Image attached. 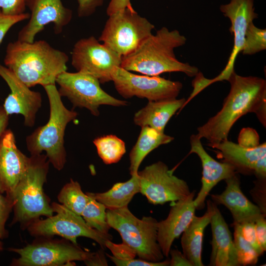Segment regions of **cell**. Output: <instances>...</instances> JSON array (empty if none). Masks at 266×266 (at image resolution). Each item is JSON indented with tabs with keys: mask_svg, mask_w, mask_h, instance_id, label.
Masks as SVG:
<instances>
[{
	"mask_svg": "<svg viewBox=\"0 0 266 266\" xmlns=\"http://www.w3.org/2000/svg\"><path fill=\"white\" fill-rule=\"evenodd\" d=\"M231 89L221 110L197 129L198 136L212 147L227 140L234 124L248 113H255L266 125V81L256 76H242L233 71L227 79Z\"/></svg>",
	"mask_w": 266,
	"mask_h": 266,
	"instance_id": "obj_1",
	"label": "cell"
},
{
	"mask_svg": "<svg viewBox=\"0 0 266 266\" xmlns=\"http://www.w3.org/2000/svg\"><path fill=\"white\" fill-rule=\"evenodd\" d=\"M68 57L45 40H18L7 45L4 63L27 86L55 84L57 77L66 71Z\"/></svg>",
	"mask_w": 266,
	"mask_h": 266,
	"instance_id": "obj_2",
	"label": "cell"
},
{
	"mask_svg": "<svg viewBox=\"0 0 266 266\" xmlns=\"http://www.w3.org/2000/svg\"><path fill=\"white\" fill-rule=\"evenodd\" d=\"M187 39L177 30L164 27L147 38L134 51L122 57L120 66L149 76L181 72L189 77L199 72L195 66L177 60L174 49L184 45Z\"/></svg>",
	"mask_w": 266,
	"mask_h": 266,
	"instance_id": "obj_3",
	"label": "cell"
},
{
	"mask_svg": "<svg viewBox=\"0 0 266 266\" xmlns=\"http://www.w3.org/2000/svg\"><path fill=\"white\" fill-rule=\"evenodd\" d=\"M48 97L50 114L48 122L37 128L27 136L26 143L31 155L45 152L49 163L61 170L66 162L64 136L67 124L74 120L77 113L68 109L63 104L55 84L43 86Z\"/></svg>",
	"mask_w": 266,
	"mask_h": 266,
	"instance_id": "obj_4",
	"label": "cell"
},
{
	"mask_svg": "<svg viewBox=\"0 0 266 266\" xmlns=\"http://www.w3.org/2000/svg\"><path fill=\"white\" fill-rule=\"evenodd\" d=\"M49 164L45 154L31 155L26 170L11 197L14 201L12 223H19L22 229H27L41 216L48 217L54 213L43 191Z\"/></svg>",
	"mask_w": 266,
	"mask_h": 266,
	"instance_id": "obj_5",
	"label": "cell"
},
{
	"mask_svg": "<svg viewBox=\"0 0 266 266\" xmlns=\"http://www.w3.org/2000/svg\"><path fill=\"white\" fill-rule=\"evenodd\" d=\"M106 219L110 227L120 234L123 244L135 256L149 262L163 261L164 255L157 240L158 221L155 218L139 219L126 206L107 209Z\"/></svg>",
	"mask_w": 266,
	"mask_h": 266,
	"instance_id": "obj_6",
	"label": "cell"
},
{
	"mask_svg": "<svg viewBox=\"0 0 266 266\" xmlns=\"http://www.w3.org/2000/svg\"><path fill=\"white\" fill-rule=\"evenodd\" d=\"M108 16L99 41L122 57L134 51L152 34L155 28L133 7L118 10Z\"/></svg>",
	"mask_w": 266,
	"mask_h": 266,
	"instance_id": "obj_7",
	"label": "cell"
},
{
	"mask_svg": "<svg viewBox=\"0 0 266 266\" xmlns=\"http://www.w3.org/2000/svg\"><path fill=\"white\" fill-rule=\"evenodd\" d=\"M23 248H10L19 257L11 263L14 266H60L75 265L74 261L88 260L94 252L81 248L78 244L64 238L38 237Z\"/></svg>",
	"mask_w": 266,
	"mask_h": 266,
	"instance_id": "obj_8",
	"label": "cell"
},
{
	"mask_svg": "<svg viewBox=\"0 0 266 266\" xmlns=\"http://www.w3.org/2000/svg\"><path fill=\"white\" fill-rule=\"evenodd\" d=\"M51 206L56 214L32 223L27 228L31 235L36 237L59 235L75 244H78L77 237H85L97 242L103 249L106 248V242L112 240L109 233H102L90 227L81 216L62 204L53 202Z\"/></svg>",
	"mask_w": 266,
	"mask_h": 266,
	"instance_id": "obj_9",
	"label": "cell"
},
{
	"mask_svg": "<svg viewBox=\"0 0 266 266\" xmlns=\"http://www.w3.org/2000/svg\"><path fill=\"white\" fill-rule=\"evenodd\" d=\"M56 82L61 97L67 98L74 107L85 108L96 116L99 115L101 105L123 106L128 104L107 94L100 87L98 79L86 73L65 71L57 77Z\"/></svg>",
	"mask_w": 266,
	"mask_h": 266,
	"instance_id": "obj_10",
	"label": "cell"
},
{
	"mask_svg": "<svg viewBox=\"0 0 266 266\" xmlns=\"http://www.w3.org/2000/svg\"><path fill=\"white\" fill-rule=\"evenodd\" d=\"M112 81L116 91L123 98L137 97L148 101L176 98L183 87L180 81L159 76L135 74L121 66L114 69Z\"/></svg>",
	"mask_w": 266,
	"mask_h": 266,
	"instance_id": "obj_11",
	"label": "cell"
},
{
	"mask_svg": "<svg viewBox=\"0 0 266 266\" xmlns=\"http://www.w3.org/2000/svg\"><path fill=\"white\" fill-rule=\"evenodd\" d=\"M140 193L154 205L174 202L191 193L187 183L173 174L172 170L162 161L146 166L138 171Z\"/></svg>",
	"mask_w": 266,
	"mask_h": 266,
	"instance_id": "obj_12",
	"label": "cell"
},
{
	"mask_svg": "<svg viewBox=\"0 0 266 266\" xmlns=\"http://www.w3.org/2000/svg\"><path fill=\"white\" fill-rule=\"evenodd\" d=\"M122 58L91 36L75 43L71 52V65L77 71L91 75L104 83L112 81V72L120 66Z\"/></svg>",
	"mask_w": 266,
	"mask_h": 266,
	"instance_id": "obj_13",
	"label": "cell"
},
{
	"mask_svg": "<svg viewBox=\"0 0 266 266\" xmlns=\"http://www.w3.org/2000/svg\"><path fill=\"white\" fill-rule=\"evenodd\" d=\"M26 5L31 14L29 21L18 33L17 40L21 41L33 42L35 35L51 23L54 25L55 33L59 34L72 19V11L61 0H26Z\"/></svg>",
	"mask_w": 266,
	"mask_h": 266,
	"instance_id": "obj_14",
	"label": "cell"
},
{
	"mask_svg": "<svg viewBox=\"0 0 266 266\" xmlns=\"http://www.w3.org/2000/svg\"><path fill=\"white\" fill-rule=\"evenodd\" d=\"M220 10L231 21L230 31L233 35L234 42L226 66L220 74L210 79V84L227 80L234 71V63L243 49L247 31L253 20L258 17V14L254 11L253 0H231L229 3L221 5Z\"/></svg>",
	"mask_w": 266,
	"mask_h": 266,
	"instance_id": "obj_15",
	"label": "cell"
},
{
	"mask_svg": "<svg viewBox=\"0 0 266 266\" xmlns=\"http://www.w3.org/2000/svg\"><path fill=\"white\" fill-rule=\"evenodd\" d=\"M0 76L5 81L10 90V93L5 99L2 106L7 114H21L24 117L25 126H33L36 114L42 104L41 94L31 90L10 69L1 64Z\"/></svg>",
	"mask_w": 266,
	"mask_h": 266,
	"instance_id": "obj_16",
	"label": "cell"
},
{
	"mask_svg": "<svg viewBox=\"0 0 266 266\" xmlns=\"http://www.w3.org/2000/svg\"><path fill=\"white\" fill-rule=\"evenodd\" d=\"M212 148L218 150L223 162L228 163L237 172L254 174L258 179L266 177V143L248 147L226 140Z\"/></svg>",
	"mask_w": 266,
	"mask_h": 266,
	"instance_id": "obj_17",
	"label": "cell"
},
{
	"mask_svg": "<svg viewBox=\"0 0 266 266\" xmlns=\"http://www.w3.org/2000/svg\"><path fill=\"white\" fill-rule=\"evenodd\" d=\"M29 157L17 147L14 133L6 129L0 139V193L11 198L27 168Z\"/></svg>",
	"mask_w": 266,
	"mask_h": 266,
	"instance_id": "obj_18",
	"label": "cell"
},
{
	"mask_svg": "<svg viewBox=\"0 0 266 266\" xmlns=\"http://www.w3.org/2000/svg\"><path fill=\"white\" fill-rule=\"evenodd\" d=\"M200 139L197 134H192L190 138L191 150L189 154L195 153L197 155L202 167L201 186L194 200L196 209L204 208L207 196L220 181L225 180L237 173L232 165L225 162H218L210 156L204 150Z\"/></svg>",
	"mask_w": 266,
	"mask_h": 266,
	"instance_id": "obj_19",
	"label": "cell"
},
{
	"mask_svg": "<svg viewBox=\"0 0 266 266\" xmlns=\"http://www.w3.org/2000/svg\"><path fill=\"white\" fill-rule=\"evenodd\" d=\"M195 191L174 202L167 217L158 222L157 240L163 255L168 257L174 240L187 229L195 216Z\"/></svg>",
	"mask_w": 266,
	"mask_h": 266,
	"instance_id": "obj_20",
	"label": "cell"
},
{
	"mask_svg": "<svg viewBox=\"0 0 266 266\" xmlns=\"http://www.w3.org/2000/svg\"><path fill=\"white\" fill-rule=\"evenodd\" d=\"M225 181V190L221 194H211L210 196L216 204H222L228 208L233 218V224L255 222L262 216H266L257 205L252 203L244 195L236 174Z\"/></svg>",
	"mask_w": 266,
	"mask_h": 266,
	"instance_id": "obj_21",
	"label": "cell"
},
{
	"mask_svg": "<svg viewBox=\"0 0 266 266\" xmlns=\"http://www.w3.org/2000/svg\"><path fill=\"white\" fill-rule=\"evenodd\" d=\"M210 224L212 232V250L209 265L240 266L231 232L216 204Z\"/></svg>",
	"mask_w": 266,
	"mask_h": 266,
	"instance_id": "obj_22",
	"label": "cell"
},
{
	"mask_svg": "<svg viewBox=\"0 0 266 266\" xmlns=\"http://www.w3.org/2000/svg\"><path fill=\"white\" fill-rule=\"evenodd\" d=\"M215 203L206 201L207 209L201 216H195L192 222L181 234L182 252L193 266H202V242L204 232L210 224L214 212Z\"/></svg>",
	"mask_w": 266,
	"mask_h": 266,
	"instance_id": "obj_23",
	"label": "cell"
},
{
	"mask_svg": "<svg viewBox=\"0 0 266 266\" xmlns=\"http://www.w3.org/2000/svg\"><path fill=\"white\" fill-rule=\"evenodd\" d=\"M186 99L176 98L148 101L145 106L133 116L134 124L140 127L149 126L161 133L176 112L184 107Z\"/></svg>",
	"mask_w": 266,
	"mask_h": 266,
	"instance_id": "obj_24",
	"label": "cell"
},
{
	"mask_svg": "<svg viewBox=\"0 0 266 266\" xmlns=\"http://www.w3.org/2000/svg\"><path fill=\"white\" fill-rule=\"evenodd\" d=\"M140 193V181L137 173L124 182H118L103 193L87 192L86 194L103 204L106 209H116L128 206L136 194Z\"/></svg>",
	"mask_w": 266,
	"mask_h": 266,
	"instance_id": "obj_25",
	"label": "cell"
},
{
	"mask_svg": "<svg viewBox=\"0 0 266 266\" xmlns=\"http://www.w3.org/2000/svg\"><path fill=\"white\" fill-rule=\"evenodd\" d=\"M173 139V137L149 126L141 127L137 140L129 154L130 174L132 175L138 173L142 162L152 151L160 145L170 142Z\"/></svg>",
	"mask_w": 266,
	"mask_h": 266,
	"instance_id": "obj_26",
	"label": "cell"
},
{
	"mask_svg": "<svg viewBox=\"0 0 266 266\" xmlns=\"http://www.w3.org/2000/svg\"><path fill=\"white\" fill-rule=\"evenodd\" d=\"M93 143L98 155L106 165L118 163L126 152L124 141L113 134L98 137Z\"/></svg>",
	"mask_w": 266,
	"mask_h": 266,
	"instance_id": "obj_27",
	"label": "cell"
},
{
	"mask_svg": "<svg viewBox=\"0 0 266 266\" xmlns=\"http://www.w3.org/2000/svg\"><path fill=\"white\" fill-rule=\"evenodd\" d=\"M57 199L61 204L81 216L89 197L82 191L78 182L70 179L61 189Z\"/></svg>",
	"mask_w": 266,
	"mask_h": 266,
	"instance_id": "obj_28",
	"label": "cell"
},
{
	"mask_svg": "<svg viewBox=\"0 0 266 266\" xmlns=\"http://www.w3.org/2000/svg\"><path fill=\"white\" fill-rule=\"evenodd\" d=\"M105 206L89 197V200L81 216L91 228L102 233H109L110 227L106 219Z\"/></svg>",
	"mask_w": 266,
	"mask_h": 266,
	"instance_id": "obj_29",
	"label": "cell"
},
{
	"mask_svg": "<svg viewBox=\"0 0 266 266\" xmlns=\"http://www.w3.org/2000/svg\"><path fill=\"white\" fill-rule=\"evenodd\" d=\"M234 227L233 242L239 265H254L260 255L253 246L245 238L238 225Z\"/></svg>",
	"mask_w": 266,
	"mask_h": 266,
	"instance_id": "obj_30",
	"label": "cell"
},
{
	"mask_svg": "<svg viewBox=\"0 0 266 266\" xmlns=\"http://www.w3.org/2000/svg\"><path fill=\"white\" fill-rule=\"evenodd\" d=\"M266 49V30L251 24L247 31L242 53L252 55Z\"/></svg>",
	"mask_w": 266,
	"mask_h": 266,
	"instance_id": "obj_31",
	"label": "cell"
},
{
	"mask_svg": "<svg viewBox=\"0 0 266 266\" xmlns=\"http://www.w3.org/2000/svg\"><path fill=\"white\" fill-rule=\"evenodd\" d=\"M14 201L9 196H3L0 193V239L5 238L7 234L5 223L13 210Z\"/></svg>",
	"mask_w": 266,
	"mask_h": 266,
	"instance_id": "obj_32",
	"label": "cell"
},
{
	"mask_svg": "<svg viewBox=\"0 0 266 266\" xmlns=\"http://www.w3.org/2000/svg\"><path fill=\"white\" fill-rule=\"evenodd\" d=\"M106 256L117 266H168L170 260L166 259L158 262H149L141 259H119L106 254Z\"/></svg>",
	"mask_w": 266,
	"mask_h": 266,
	"instance_id": "obj_33",
	"label": "cell"
},
{
	"mask_svg": "<svg viewBox=\"0 0 266 266\" xmlns=\"http://www.w3.org/2000/svg\"><path fill=\"white\" fill-rule=\"evenodd\" d=\"M30 14L23 13L17 15H7L4 14L0 10V44L3 38L15 24L30 18Z\"/></svg>",
	"mask_w": 266,
	"mask_h": 266,
	"instance_id": "obj_34",
	"label": "cell"
},
{
	"mask_svg": "<svg viewBox=\"0 0 266 266\" xmlns=\"http://www.w3.org/2000/svg\"><path fill=\"white\" fill-rule=\"evenodd\" d=\"M26 0H0V10L5 15H17L24 13Z\"/></svg>",
	"mask_w": 266,
	"mask_h": 266,
	"instance_id": "obj_35",
	"label": "cell"
},
{
	"mask_svg": "<svg viewBox=\"0 0 266 266\" xmlns=\"http://www.w3.org/2000/svg\"><path fill=\"white\" fill-rule=\"evenodd\" d=\"M238 225L245 238L253 246L260 256L264 252L261 249L256 236L255 222H246Z\"/></svg>",
	"mask_w": 266,
	"mask_h": 266,
	"instance_id": "obj_36",
	"label": "cell"
},
{
	"mask_svg": "<svg viewBox=\"0 0 266 266\" xmlns=\"http://www.w3.org/2000/svg\"><path fill=\"white\" fill-rule=\"evenodd\" d=\"M78 2V15L88 17L93 14L97 8L102 5L103 0H76Z\"/></svg>",
	"mask_w": 266,
	"mask_h": 266,
	"instance_id": "obj_37",
	"label": "cell"
},
{
	"mask_svg": "<svg viewBox=\"0 0 266 266\" xmlns=\"http://www.w3.org/2000/svg\"><path fill=\"white\" fill-rule=\"evenodd\" d=\"M238 144L248 147L256 146L260 144L257 132L249 128L243 129L239 135Z\"/></svg>",
	"mask_w": 266,
	"mask_h": 266,
	"instance_id": "obj_38",
	"label": "cell"
},
{
	"mask_svg": "<svg viewBox=\"0 0 266 266\" xmlns=\"http://www.w3.org/2000/svg\"><path fill=\"white\" fill-rule=\"evenodd\" d=\"M266 216H262L255 221V229L259 244L265 252L266 250Z\"/></svg>",
	"mask_w": 266,
	"mask_h": 266,
	"instance_id": "obj_39",
	"label": "cell"
},
{
	"mask_svg": "<svg viewBox=\"0 0 266 266\" xmlns=\"http://www.w3.org/2000/svg\"><path fill=\"white\" fill-rule=\"evenodd\" d=\"M169 254L171 256L170 266H193L183 252L178 249H170Z\"/></svg>",
	"mask_w": 266,
	"mask_h": 266,
	"instance_id": "obj_40",
	"label": "cell"
},
{
	"mask_svg": "<svg viewBox=\"0 0 266 266\" xmlns=\"http://www.w3.org/2000/svg\"><path fill=\"white\" fill-rule=\"evenodd\" d=\"M103 250L101 248L96 252H94L88 260L84 261L85 265L89 266H107V262Z\"/></svg>",
	"mask_w": 266,
	"mask_h": 266,
	"instance_id": "obj_41",
	"label": "cell"
},
{
	"mask_svg": "<svg viewBox=\"0 0 266 266\" xmlns=\"http://www.w3.org/2000/svg\"><path fill=\"white\" fill-rule=\"evenodd\" d=\"M131 7V0H110L106 9V13L109 16L118 10Z\"/></svg>",
	"mask_w": 266,
	"mask_h": 266,
	"instance_id": "obj_42",
	"label": "cell"
},
{
	"mask_svg": "<svg viewBox=\"0 0 266 266\" xmlns=\"http://www.w3.org/2000/svg\"><path fill=\"white\" fill-rule=\"evenodd\" d=\"M8 120L9 115L7 114L3 107L0 106V139L7 129Z\"/></svg>",
	"mask_w": 266,
	"mask_h": 266,
	"instance_id": "obj_43",
	"label": "cell"
},
{
	"mask_svg": "<svg viewBox=\"0 0 266 266\" xmlns=\"http://www.w3.org/2000/svg\"><path fill=\"white\" fill-rule=\"evenodd\" d=\"M2 249V243L1 242L0 239V251Z\"/></svg>",
	"mask_w": 266,
	"mask_h": 266,
	"instance_id": "obj_44",
	"label": "cell"
}]
</instances>
